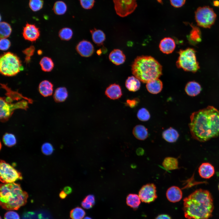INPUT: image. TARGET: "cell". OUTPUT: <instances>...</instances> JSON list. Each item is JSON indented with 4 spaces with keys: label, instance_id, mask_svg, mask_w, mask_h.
<instances>
[{
    "label": "cell",
    "instance_id": "f5cc1de1",
    "mask_svg": "<svg viewBox=\"0 0 219 219\" xmlns=\"http://www.w3.org/2000/svg\"><path fill=\"white\" fill-rule=\"evenodd\" d=\"M83 219H92L91 218L89 217H84Z\"/></svg>",
    "mask_w": 219,
    "mask_h": 219
},
{
    "label": "cell",
    "instance_id": "7c38bea8",
    "mask_svg": "<svg viewBox=\"0 0 219 219\" xmlns=\"http://www.w3.org/2000/svg\"><path fill=\"white\" fill-rule=\"evenodd\" d=\"M23 35L26 40L34 42L39 37L40 31L35 25L27 23L23 28Z\"/></svg>",
    "mask_w": 219,
    "mask_h": 219
},
{
    "label": "cell",
    "instance_id": "d6a6232c",
    "mask_svg": "<svg viewBox=\"0 0 219 219\" xmlns=\"http://www.w3.org/2000/svg\"><path fill=\"white\" fill-rule=\"evenodd\" d=\"M85 214V211L83 209L77 207L71 210L70 216L71 219H82Z\"/></svg>",
    "mask_w": 219,
    "mask_h": 219
},
{
    "label": "cell",
    "instance_id": "2e32d148",
    "mask_svg": "<svg viewBox=\"0 0 219 219\" xmlns=\"http://www.w3.org/2000/svg\"><path fill=\"white\" fill-rule=\"evenodd\" d=\"M198 172L202 178L208 179L214 175L215 169L212 164L208 162H204L202 163L199 167Z\"/></svg>",
    "mask_w": 219,
    "mask_h": 219
},
{
    "label": "cell",
    "instance_id": "8d00e7d4",
    "mask_svg": "<svg viewBox=\"0 0 219 219\" xmlns=\"http://www.w3.org/2000/svg\"><path fill=\"white\" fill-rule=\"evenodd\" d=\"M138 118L142 121H146L148 120L150 115L149 111L145 108H143L140 109L137 113Z\"/></svg>",
    "mask_w": 219,
    "mask_h": 219
},
{
    "label": "cell",
    "instance_id": "f35d334b",
    "mask_svg": "<svg viewBox=\"0 0 219 219\" xmlns=\"http://www.w3.org/2000/svg\"><path fill=\"white\" fill-rule=\"evenodd\" d=\"M41 150L43 154L48 155L52 153L54 149L51 144L49 143L46 142L42 145Z\"/></svg>",
    "mask_w": 219,
    "mask_h": 219
},
{
    "label": "cell",
    "instance_id": "ac0fdd59",
    "mask_svg": "<svg viewBox=\"0 0 219 219\" xmlns=\"http://www.w3.org/2000/svg\"><path fill=\"white\" fill-rule=\"evenodd\" d=\"M109 59L112 63L118 65L124 62L126 57L122 50L119 49H115L109 54Z\"/></svg>",
    "mask_w": 219,
    "mask_h": 219
},
{
    "label": "cell",
    "instance_id": "ba28073f",
    "mask_svg": "<svg viewBox=\"0 0 219 219\" xmlns=\"http://www.w3.org/2000/svg\"><path fill=\"white\" fill-rule=\"evenodd\" d=\"M0 181L3 183L14 182L22 179L21 174L3 160L0 162Z\"/></svg>",
    "mask_w": 219,
    "mask_h": 219
},
{
    "label": "cell",
    "instance_id": "11a10c76",
    "mask_svg": "<svg viewBox=\"0 0 219 219\" xmlns=\"http://www.w3.org/2000/svg\"><path fill=\"white\" fill-rule=\"evenodd\" d=\"M218 189H219V184L218 185Z\"/></svg>",
    "mask_w": 219,
    "mask_h": 219
},
{
    "label": "cell",
    "instance_id": "e0dca14e",
    "mask_svg": "<svg viewBox=\"0 0 219 219\" xmlns=\"http://www.w3.org/2000/svg\"><path fill=\"white\" fill-rule=\"evenodd\" d=\"M105 94L108 97L112 99H118L122 95L121 87L115 83L112 84L108 87Z\"/></svg>",
    "mask_w": 219,
    "mask_h": 219
},
{
    "label": "cell",
    "instance_id": "4fadbf2b",
    "mask_svg": "<svg viewBox=\"0 0 219 219\" xmlns=\"http://www.w3.org/2000/svg\"><path fill=\"white\" fill-rule=\"evenodd\" d=\"M76 49L81 56L85 57L90 56L94 51V48L92 43L85 40L80 41L77 45Z\"/></svg>",
    "mask_w": 219,
    "mask_h": 219
},
{
    "label": "cell",
    "instance_id": "836d02e7",
    "mask_svg": "<svg viewBox=\"0 0 219 219\" xmlns=\"http://www.w3.org/2000/svg\"><path fill=\"white\" fill-rule=\"evenodd\" d=\"M2 140L4 144L9 147L14 146L16 143L15 136L13 134L6 133L3 136Z\"/></svg>",
    "mask_w": 219,
    "mask_h": 219
},
{
    "label": "cell",
    "instance_id": "9c48e42d",
    "mask_svg": "<svg viewBox=\"0 0 219 219\" xmlns=\"http://www.w3.org/2000/svg\"><path fill=\"white\" fill-rule=\"evenodd\" d=\"M28 107L27 102L23 100L14 104H10L5 99H0V119L2 121L7 120L12 113L13 111L17 109H26Z\"/></svg>",
    "mask_w": 219,
    "mask_h": 219
},
{
    "label": "cell",
    "instance_id": "83f0119b",
    "mask_svg": "<svg viewBox=\"0 0 219 219\" xmlns=\"http://www.w3.org/2000/svg\"><path fill=\"white\" fill-rule=\"evenodd\" d=\"M141 199L137 194H129L126 198V203L127 205L134 209L138 207L141 203Z\"/></svg>",
    "mask_w": 219,
    "mask_h": 219
},
{
    "label": "cell",
    "instance_id": "52a82bcc",
    "mask_svg": "<svg viewBox=\"0 0 219 219\" xmlns=\"http://www.w3.org/2000/svg\"><path fill=\"white\" fill-rule=\"evenodd\" d=\"M195 17L198 26L210 28L214 23L217 15L213 8L205 6L197 8L195 12Z\"/></svg>",
    "mask_w": 219,
    "mask_h": 219
},
{
    "label": "cell",
    "instance_id": "cb8c5ba5",
    "mask_svg": "<svg viewBox=\"0 0 219 219\" xmlns=\"http://www.w3.org/2000/svg\"><path fill=\"white\" fill-rule=\"evenodd\" d=\"M133 134L137 139L140 140H144L148 137L147 129L141 125L136 126L133 130Z\"/></svg>",
    "mask_w": 219,
    "mask_h": 219
},
{
    "label": "cell",
    "instance_id": "9a60e30c",
    "mask_svg": "<svg viewBox=\"0 0 219 219\" xmlns=\"http://www.w3.org/2000/svg\"><path fill=\"white\" fill-rule=\"evenodd\" d=\"M176 47L174 40L171 38L168 37L163 39L160 41L159 48L163 53L169 54L172 53Z\"/></svg>",
    "mask_w": 219,
    "mask_h": 219
},
{
    "label": "cell",
    "instance_id": "ee69618b",
    "mask_svg": "<svg viewBox=\"0 0 219 219\" xmlns=\"http://www.w3.org/2000/svg\"><path fill=\"white\" fill-rule=\"evenodd\" d=\"M139 100V99L137 98L127 99L126 103V105L131 108H134L138 104Z\"/></svg>",
    "mask_w": 219,
    "mask_h": 219
},
{
    "label": "cell",
    "instance_id": "7402d4cb",
    "mask_svg": "<svg viewBox=\"0 0 219 219\" xmlns=\"http://www.w3.org/2000/svg\"><path fill=\"white\" fill-rule=\"evenodd\" d=\"M179 136L177 131L172 127H170L166 130L162 134L163 138L169 143H173L176 141Z\"/></svg>",
    "mask_w": 219,
    "mask_h": 219
},
{
    "label": "cell",
    "instance_id": "681fc988",
    "mask_svg": "<svg viewBox=\"0 0 219 219\" xmlns=\"http://www.w3.org/2000/svg\"><path fill=\"white\" fill-rule=\"evenodd\" d=\"M67 194L64 192V190H62L61 192L59 194V196L62 199H64L66 197Z\"/></svg>",
    "mask_w": 219,
    "mask_h": 219
},
{
    "label": "cell",
    "instance_id": "d4e9b609",
    "mask_svg": "<svg viewBox=\"0 0 219 219\" xmlns=\"http://www.w3.org/2000/svg\"><path fill=\"white\" fill-rule=\"evenodd\" d=\"M125 86L130 91L134 92L138 90L141 86L140 81L135 76L128 77L125 82Z\"/></svg>",
    "mask_w": 219,
    "mask_h": 219
},
{
    "label": "cell",
    "instance_id": "8fae6325",
    "mask_svg": "<svg viewBox=\"0 0 219 219\" xmlns=\"http://www.w3.org/2000/svg\"><path fill=\"white\" fill-rule=\"evenodd\" d=\"M138 195L143 202L149 203L154 201L157 197L155 185L149 183L143 185L139 190Z\"/></svg>",
    "mask_w": 219,
    "mask_h": 219
},
{
    "label": "cell",
    "instance_id": "7bdbcfd3",
    "mask_svg": "<svg viewBox=\"0 0 219 219\" xmlns=\"http://www.w3.org/2000/svg\"><path fill=\"white\" fill-rule=\"evenodd\" d=\"M171 5L175 8H179L183 6L186 0H170Z\"/></svg>",
    "mask_w": 219,
    "mask_h": 219
},
{
    "label": "cell",
    "instance_id": "74e56055",
    "mask_svg": "<svg viewBox=\"0 0 219 219\" xmlns=\"http://www.w3.org/2000/svg\"><path fill=\"white\" fill-rule=\"evenodd\" d=\"M35 50V47L32 45L25 49L23 51V52L26 56L25 61L26 63H29L30 61L31 57L34 54Z\"/></svg>",
    "mask_w": 219,
    "mask_h": 219
},
{
    "label": "cell",
    "instance_id": "d6986e66",
    "mask_svg": "<svg viewBox=\"0 0 219 219\" xmlns=\"http://www.w3.org/2000/svg\"><path fill=\"white\" fill-rule=\"evenodd\" d=\"M148 91L153 94H157L161 92L163 88L162 82L158 78L151 80L147 83Z\"/></svg>",
    "mask_w": 219,
    "mask_h": 219
},
{
    "label": "cell",
    "instance_id": "603a6c76",
    "mask_svg": "<svg viewBox=\"0 0 219 219\" xmlns=\"http://www.w3.org/2000/svg\"><path fill=\"white\" fill-rule=\"evenodd\" d=\"M201 89L200 85L195 81H191L186 85L185 91L186 93L190 96H195L200 92Z\"/></svg>",
    "mask_w": 219,
    "mask_h": 219
},
{
    "label": "cell",
    "instance_id": "277c9868",
    "mask_svg": "<svg viewBox=\"0 0 219 219\" xmlns=\"http://www.w3.org/2000/svg\"><path fill=\"white\" fill-rule=\"evenodd\" d=\"M0 196V205L3 208L18 210L26 204L28 195L19 184L12 182L1 184Z\"/></svg>",
    "mask_w": 219,
    "mask_h": 219
},
{
    "label": "cell",
    "instance_id": "9f6ffc18",
    "mask_svg": "<svg viewBox=\"0 0 219 219\" xmlns=\"http://www.w3.org/2000/svg\"><path fill=\"white\" fill-rule=\"evenodd\" d=\"M0 219H2V218H1V217H0Z\"/></svg>",
    "mask_w": 219,
    "mask_h": 219
},
{
    "label": "cell",
    "instance_id": "db71d44e",
    "mask_svg": "<svg viewBox=\"0 0 219 219\" xmlns=\"http://www.w3.org/2000/svg\"><path fill=\"white\" fill-rule=\"evenodd\" d=\"M41 52L42 51L41 50H39V51H38V54H41L42 53Z\"/></svg>",
    "mask_w": 219,
    "mask_h": 219
},
{
    "label": "cell",
    "instance_id": "f907efd6",
    "mask_svg": "<svg viewBox=\"0 0 219 219\" xmlns=\"http://www.w3.org/2000/svg\"><path fill=\"white\" fill-rule=\"evenodd\" d=\"M137 153L138 155H142L144 153V150L141 148H139L137 151Z\"/></svg>",
    "mask_w": 219,
    "mask_h": 219
},
{
    "label": "cell",
    "instance_id": "60d3db41",
    "mask_svg": "<svg viewBox=\"0 0 219 219\" xmlns=\"http://www.w3.org/2000/svg\"><path fill=\"white\" fill-rule=\"evenodd\" d=\"M11 42L9 40L6 38H1L0 41V49L3 50H7L10 47Z\"/></svg>",
    "mask_w": 219,
    "mask_h": 219
},
{
    "label": "cell",
    "instance_id": "3957f363",
    "mask_svg": "<svg viewBox=\"0 0 219 219\" xmlns=\"http://www.w3.org/2000/svg\"><path fill=\"white\" fill-rule=\"evenodd\" d=\"M131 70L133 75L144 83L159 78L162 74L161 65L150 56L137 57L132 64Z\"/></svg>",
    "mask_w": 219,
    "mask_h": 219
},
{
    "label": "cell",
    "instance_id": "7a4b0ae2",
    "mask_svg": "<svg viewBox=\"0 0 219 219\" xmlns=\"http://www.w3.org/2000/svg\"><path fill=\"white\" fill-rule=\"evenodd\" d=\"M185 217L188 219H208L214 209L213 200L208 190H196L183 200Z\"/></svg>",
    "mask_w": 219,
    "mask_h": 219
},
{
    "label": "cell",
    "instance_id": "44dd1931",
    "mask_svg": "<svg viewBox=\"0 0 219 219\" xmlns=\"http://www.w3.org/2000/svg\"><path fill=\"white\" fill-rule=\"evenodd\" d=\"M93 42L97 45H102L106 39L104 33L100 30L96 28L90 30Z\"/></svg>",
    "mask_w": 219,
    "mask_h": 219
},
{
    "label": "cell",
    "instance_id": "d590c367",
    "mask_svg": "<svg viewBox=\"0 0 219 219\" xmlns=\"http://www.w3.org/2000/svg\"><path fill=\"white\" fill-rule=\"evenodd\" d=\"M43 5V0H30L29 6L33 12H37L40 10Z\"/></svg>",
    "mask_w": 219,
    "mask_h": 219
},
{
    "label": "cell",
    "instance_id": "816d5d0a",
    "mask_svg": "<svg viewBox=\"0 0 219 219\" xmlns=\"http://www.w3.org/2000/svg\"><path fill=\"white\" fill-rule=\"evenodd\" d=\"M214 5L216 6H218L219 5V1L217 0L214 1L213 2Z\"/></svg>",
    "mask_w": 219,
    "mask_h": 219
},
{
    "label": "cell",
    "instance_id": "4dcf8cb0",
    "mask_svg": "<svg viewBox=\"0 0 219 219\" xmlns=\"http://www.w3.org/2000/svg\"><path fill=\"white\" fill-rule=\"evenodd\" d=\"M10 25L7 23L2 22L0 24V36L1 38H6L9 37L12 32Z\"/></svg>",
    "mask_w": 219,
    "mask_h": 219
},
{
    "label": "cell",
    "instance_id": "f6af8a7d",
    "mask_svg": "<svg viewBox=\"0 0 219 219\" xmlns=\"http://www.w3.org/2000/svg\"><path fill=\"white\" fill-rule=\"evenodd\" d=\"M83 200L93 206L94 205L95 203V197L93 195L90 194L87 195Z\"/></svg>",
    "mask_w": 219,
    "mask_h": 219
},
{
    "label": "cell",
    "instance_id": "4316f807",
    "mask_svg": "<svg viewBox=\"0 0 219 219\" xmlns=\"http://www.w3.org/2000/svg\"><path fill=\"white\" fill-rule=\"evenodd\" d=\"M68 92L64 87H60L55 90L54 95V98L56 102H62L67 98Z\"/></svg>",
    "mask_w": 219,
    "mask_h": 219
},
{
    "label": "cell",
    "instance_id": "5b68a950",
    "mask_svg": "<svg viewBox=\"0 0 219 219\" xmlns=\"http://www.w3.org/2000/svg\"><path fill=\"white\" fill-rule=\"evenodd\" d=\"M23 70L21 61L16 54L10 52L5 53L0 58V71L3 75L12 76Z\"/></svg>",
    "mask_w": 219,
    "mask_h": 219
},
{
    "label": "cell",
    "instance_id": "b9f144b4",
    "mask_svg": "<svg viewBox=\"0 0 219 219\" xmlns=\"http://www.w3.org/2000/svg\"><path fill=\"white\" fill-rule=\"evenodd\" d=\"M4 218V219H20V217L16 212L10 211L5 213Z\"/></svg>",
    "mask_w": 219,
    "mask_h": 219
},
{
    "label": "cell",
    "instance_id": "e575fe53",
    "mask_svg": "<svg viewBox=\"0 0 219 219\" xmlns=\"http://www.w3.org/2000/svg\"><path fill=\"white\" fill-rule=\"evenodd\" d=\"M73 34L72 30L69 28L65 27L61 29L59 32V36L60 39L64 40H69L72 38Z\"/></svg>",
    "mask_w": 219,
    "mask_h": 219
},
{
    "label": "cell",
    "instance_id": "c3c4849f",
    "mask_svg": "<svg viewBox=\"0 0 219 219\" xmlns=\"http://www.w3.org/2000/svg\"><path fill=\"white\" fill-rule=\"evenodd\" d=\"M63 190L67 194H70L72 192V188L69 186L65 187L64 188Z\"/></svg>",
    "mask_w": 219,
    "mask_h": 219
},
{
    "label": "cell",
    "instance_id": "f1b7e54d",
    "mask_svg": "<svg viewBox=\"0 0 219 219\" xmlns=\"http://www.w3.org/2000/svg\"><path fill=\"white\" fill-rule=\"evenodd\" d=\"M42 70L45 72L52 71L54 67V63L51 59L48 57H44L40 62Z\"/></svg>",
    "mask_w": 219,
    "mask_h": 219
},
{
    "label": "cell",
    "instance_id": "ab89813d",
    "mask_svg": "<svg viewBox=\"0 0 219 219\" xmlns=\"http://www.w3.org/2000/svg\"><path fill=\"white\" fill-rule=\"evenodd\" d=\"M82 7L86 9L92 8L94 5L95 0H79Z\"/></svg>",
    "mask_w": 219,
    "mask_h": 219
},
{
    "label": "cell",
    "instance_id": "ffe728a7",
    "mask_svg": "<svg viewBox=\"0 0 219 219\" xmlns=\"http://www.w3.org/2000/svg\"><path fill=\"white\" fill-rule=\"evenodd\" d=\"M53 85L49 81L45 80L42 81L39 86V90L40 94L44 97L51 95L53 92Z\"/></svg>",
    "mask_w": 219,
    "mask_h": 219
},
{
    "label": "cell",
    "instance_id": "bcb514c9",
    "mask_svg": "<svg viewBox=\"0 0 219 219\" xmlns=\"http://www.w3.org/2000/svg\"><path fill=\"white\" fill-rule=\"evenodd\" d=\"M81 206L83 208L86 209H90L93 206L91 204L84 200L81 203Z\"/></svg>",
    "mask_w": 219,
    "mask_h": 219
},
{
    "label": "cell",
    "instance_id": "5bb4252c",
    "mask_svg": "<svg viewBox=\"0 0 219 219\" xmlns=\"http://www.w3.org/2000/svg\"><path fill=\"white\" fill-rule=\"evenodd\" d=\"M182 192L181 189L176 186H172L169 188L166 193L168 200L173 203L179 201L182 197Z\"/></svg>",
    "mask_w": 219,
    "mask_h": 219
},
{
    "label": "cell",
    "instance_id": "6da1fadb",
    "mask_svg": "<svg viewBox=\"0 0 219 219\" xmlns=\"http://www.w3.org/2000/svg\"><path fill=\"white\" fill-rule=\"evenodd\" d=\"M189 124L192 137L205 142L219 136V110L212 106L193 113Z\"/></svg>",
    "mask_w": 219,
    "mask_h": 219
},
{
    "label": "cell",
    "instance_id": "f546056e",
    "mask_svg": "<svg viewBox=\"0 0 219 219\" xmlns=\"http://www.w3.org/2000/svg\"><path fill=\"white\" fill-rule=\"evenodd\" d=\"M192 29L189 35V40L191 42L196 43L201 41L200 31L199 28L192 24Z\"/></svg>",
    "mask_w": 219,
    "mask_h": 219
},
{
    "label": "cell",
    "instance_id": "30bf717a",
    "mask_svg": "<svg viewBox=\"0 0 219 219\" xmlns=\"http://www.w3.org/2000/svg\"><path fill=\"white\" fill-rule=\"evenodd\" d=\"M117 14L125 17L133 12L137 6V0H113Z\"/></svg>",
    "mask_w": 219,
    "mask_h": 219
},
{
    "label": "cell",
    "instance_id": "1f68e13d",
    "mask_svg": "<svg viewBox=\"0 0 219 219\" xmlns=\"http://www.w3.org/2000/svg\"><path fill=\"white\" fill-rule=\"evenodd\" d=\"M53 10L54 13L56 15H63L66 12L67 5L63 1H57L54 4Z\"/></svg>",
    "mask_w": 219,
    "mask_h": 219
},
{
    "label": "cell",
    "instance_id": "484cf974",
    "mask_svg": "<svg viewBox=\"0 0 219 219\" xmlns=\"http://www.w3.org/2000/svg\"><path fill=\"white\" fill-rule=\"evenodd\" d=\"M163 167L166 170H172L178 169V159L173 157H167L162 162Z\"/></svg>",
    "mask_w": 219,
    "mask_h": 219
},
{
    "label": "cell",
    "instance_id": "8992f818",
    "mask_svg": "<svg viewBox=\"0 0 219 219\" xmlns=\"http://www.w3.org/2000/svg\"><path fill=\"white\" fill-rule=\"evenodd\" d=\"M196 51L193 48H188L185 50H180L178 52L179 56L176 62L178 68L185 71L193 73L196 72L200 68L197 61Z\"/></svg>",
    "mask_w": 219,
    "mask_h": 219
},
{
    "label": "cell",
    "instance_id": "7dc6e473",
    "mask_svg": "<svg viewBox=\"0 0 219 219\" xmlns=\"http://www.w3.org/2000/svg\"><path fill=\"white\" fill-rule=\"evenodd\" d=\"M155 219H171V218L168 215L162 214L158 216Z\"/></svg>",
    "mask_w": 219,
    "mask_h": 219
}]
</instances>
